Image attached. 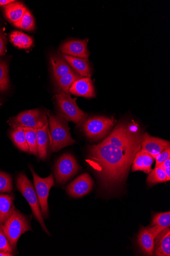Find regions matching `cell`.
<instances>
[{"instance_id": "9", "label": "cell", "mask_w": 170, "mask_h": 256, "mask_svg": "<svg viewBox=\"0 0 170 256\" xmlns=\"http://www.w3.org/2000/svg\"><path fill=\"white\" fill-rule=\"evenodd\" d=\"M30 168L33 176L35 190L39 200L42 216L47 218L49 212L47 200L50 190L54 184L53 175L51 174L47 178H41L31 167Z\"/></svg>"}, {"instance_id": "20", "label": "cell", "mask_w": 170, "mask_h": 256, "mask_svg": "<svg viewBox=\"0 0 170 256\" xmlns=\"http://www.w3.org/2000/svg\"><path fill=\"white\" fill-rule=\"evenodd\" d=\"M50 62L55 80L74 70L60 55L52 56Z\"/></svg>"}, {"instance_id": "22", "label": "cell", "mask_w": 170, "mask_h": 256, "mask_svg": "<svg viewBox=\"0 0 170 256\" xmlns=\"http://www.w3.org/2000/svg\"><path fill=\"white\" fill-rule=\"evenodd\" d=\"M14 199L13 195L0 194V229L14 206Z\"/></svg>"}, {"instance_id": "29", "label": "cell", "mask_w": 170, "mask_h": 256, "mask_svg": "<svg viewBox=\"0 0 170 256\" xmlns=\"http://www.w3.org/2000/svg\"><path fill=\"white\" fill-rule=\"evenodd\" d=\"M147 182L151 186L167 182V176L164 170L161 167H156L149 174Z\"/></svg>"}, {"instance_id": "1", "label": "cell", "mask_w": 170, "mask_h": 256, "mask_svg": "<svg viewBox=\"0 0 170 256\" xmlns=\"http://www.w3.org/2000/svg\"><path fill=\"white\" fill-rule=\"evenodd\" d=\"M141 144L121 148L103 142L90 146L87 162L98 174L103 187L112 190L126 180Z\"/></svg>"}, {"instance_id": "2", "label": "cell", "mask_w": 170, "mask_h": 256, "mask_svg": "<svg viewBox=\"0 0 170 256\" xmlns=\"http://www.w3.org/2000/svg\"><path fill=\"white\" fill-rule=\"evenodd\" d=\"M51 148L53 152H57L62 148L76 143L71 136L67 122L60 115L48 114Z\"/></svg>"}, {"instance_id": "32", "label": "cell", "mask_w": 170, "mask_h": 256, "mask_svg": "<svg viewBox=\"0 0 170 256\" xmlns=\"http://www.w3.org/2000/svg\"><path fill=\"white\" fill-rule=\"evenodd\" d=\"M13 250L2 229H0V252L13 254Z\"/></svg>"}, {"instance_id": "8", "label": "cell", "mask_w": 170, "mask_h": 256, "mask_svg": "<svg viewBox=\"0 0 170 256\" xmlns=\"http://www.w3.org/2000/svg\"><path fill=\"white\" fill-rule=\"evenodd\" d=\"M116 121L113 117L91 118L84 122L83 131L88 138L98 140L104 137L113 128Z\"/></svg>"}, {"instance_id": "24", "label": "cell", "mask_w": 170, "mask_h": 256, "mask_svg": "<svg viewBox=\"0 0 170 256\" xmlns=\"http://www.w3.org/2000/svg\"><path fill=\"white\" fill-rule=\"evenodd\" d=\"M12 128L10 132V136L14 144L20 150L30 154L23 128L18 127Z\"/></svg>"}, {"instance_id": "17", "label": "cell", "mask_w": 170, "mask_h": 256, "mask_svg": "<svg viewBox=\"0 0 170 256\" xmlns=\"http://www.w3.org/2000/svg\"><path fill=\"white\" fill-rule=\"evenodd\" d=\"M155 160L149 154L141 150L139 151L132 162V171H141L149 174L152 171V166Z\"/></svg>"}, {"instance_id": "16", "label": "cell", "mask_w": 170, "mask_h": 256, "mask_svg": "<svg viewBox=\"0 0 170 256\" xmlns=\"http://www.w3.org/2000/svg\"><path fill=\"white\" fill-rule=\"evenodd\" d=\"M60 56L82 78H90L92 72L88 58H83L62 54Z\"/></svg>"}, {"instance_id": "31", "label": "cell", "mask_w": 170, "mask_h": 256, "mask_svg": "<svg viewBox=\"0 0 170 256\" xmlns=\"http://www.w3.org/2000/svg\"><path fill=\"white\" fill-rule=\"evenodd\" d=\"M13 190L12 180L11 176L0 172V192H11Z\"/></svg>"}, {"instance_id": "19", "label": "cell", "mask_w": 170, "mask_h": 256, "mask_svg": "<svg viewBox=\"0 0 170 256\" xmlns=\"http://www.w3.org/2000/svg\"><path fill=\"white\" fill-rule=\"evenodd\" d=\"M37 142L38 156L41 160H45L47 155L48 148L51 146L50 130L48 124L37 130Z\"/></svg>"}, {"instance_id": "35", "label": "cell", "mask_w": 170, "mask_h": 256, "mask_svg": "<svg viewBox=\"0 0 170 256\" xmlns=\"http://www.w3.org/2000/svg\"><path fill=\"white\" fill-rule=\"evenodd\" d=\"M14 2L15 1H13V0H0V6H6Z\"/></svg>"}, {"instance_id": "5", "label": "cell", "mask_w": 170, "mask_h": 256, "mask_svg": "<svg viewBox=\"0 0 170 256\" xmlns=\"http://www.w3.org/2000/svg\"><path fill=\"white\" fill-rule=\"evenodd\" d=\"M142 136L139 131L135 132L126 124H121L103 142L118 148H129L141 144Z\"/></svg>"}, {"instance_id": "26", "label": "cell", "mask_w": 170, "mask_h": 256, "mask_svg": "<svg viewBox=\"0 0 170 256\" xmlns=\"http://www.w3.org/2000/svg\"><path fill=\"white\" fill-rule=\"evenodd\" d=\"M150 226H156L161 232L170 226V212H162L154 216Z\"/></svg>"}, {"instance_id": "3", "label": "cell", "mask_w": 170, "mask_h": 256, "mask_svg": "<svg viewBox=\"0 0 170 256\" xmlns=\"http://www.w3.org/2000/svg\"><path fill=\"white\" fill-rule=\"evenodd\" d=\"M14 251L20 237L27 231L32 230L27 218L14 206L1 228Z\"/></svg>"}, {"instance_id": "34", "label": "cell", "mask_w": 170, "mask_h": 256, "mask_svg": "<svg viewBox=\"0 0 170 256\" xmlns=\"http://www.w3.org/2000/svg\"><path fill=\"white\" fill-rule=\"evenodd\" d=\"M6 37L2 31H0V56L6 53Z\"/></svg>"}, {"instance_id": "15", "label": "cell", "mask_w": 170, "mask_h": 256, "mask_svg": "<svg viewBox=\"0 0 170 256\" xmlns=\"http://www.w3.org/2000/svg\"><path fill=\"white\" fill-rule=\"evenodd\" d=\"M137 241L141 251L144 254L154 255L155 238L152 234L149 226L141 228Z\"/></svg>"}, {"instance_id": "28", "label": "cell", "mask_w": 170, "mask_h": 256, "mask_svg": "<svg viewBox=\"0 0 170 256\" xmlns=\"http://www.w3.org/2000/svg\"><path fill=\"white\" fill-rule=\"evenodd\" d=\"M23 128L25 133L30 154L35 156H38L37 142V130L28 128Z\"/></svg>"}, {"instance_id": "30", "label": "cell", "mask_w": 170, "mask_h": 256, "mask_svg": "<svg viewBox=\"0 0 170 256\" xmlns=\"http://www.w3.org/2000/svg\"><path fill=\"white\" fill-rule=\"evenodd\" d=\"M8 66L4 60H0V92H4L9 88Z\"/></svg>"}, {"instance_id": "36", "label": "cell", "mask_w": 170, "mask_h": 256, "mask_svg": "<svg viewBox=\"0 0 170 256\" xmlns=\"http://www.w3.org/2000/svg\"><path fill=\"white\" fill-rule=\"evenodd\" d=\"M159 167H161L163 170L165 169L166 168L170 167V158L163 162V164H161Z\"/></svg>"}, {"instance_id": "37", "label": "cell", "mask_w": 170, "mask_h": 256, "mask_svg": "<svg viewBox=\"0 0 170 256\" xmlns=\"http://www.w3.org/2000/svg\"><path fill=\"white\" fill-rule=\"evenodd\" d=\"M167 176V182L170 180V167L164 170Z\"/></svg>"}, {"instance_id": "27", "label": "cell", "mask_w": 170, "mask_h": 256, "mask_svg": "<svg viewBox=\"0 0 170 256\" xmlns=\"http://www.w3.org/2000/svg\"><path fill=\"white\" fill-rule=\"evenodd\" d=\"M13 24L15 27L22 30L31 31L35 28V20L31 12L27 10L20 20Z\"/></svg>"}, {"instance_id": "18", "label": "cell", "mask_w": 170, "mask_h": 256, "mask_svg": "<svg viewBox=\"0 0 170 256\" xmlns=\"http://www.w3.org/2000/svg\"><path fill=\"white\" fill-rule=\"evenodd\" d=\"M154 254L157 256H170V228L163 230L155 239Z\"/></svg>"}, {"instance_id": "6", "label": "cell", "mask_w": 170, "mask_h": 256, "mask_svg": "<svg viewBox=\"0 0 170 256\" xmlns=\"http://www.w3.org/2000/svg\"><path fill=\"white\" fill-rule=\"evenodd\" d=\"M55 99L60 111V116L66 122L80 124L85 118V112L78 106L77 98H72L70 95L60 92L55 96Z\"/></svg>"}, {"instance_id": "11", "label": "cell", "mask_w": 170, "mask_h": 256, "mask_svg": "<svg viewBox=\"0 0 170 256\" xmlns=\"http://www.w3.org/2000/svg\"><path fill=\"white\" fill-rule=\"evenodd\" d=\"M141 146V150L149 154L155 158L165 150L170 148L169 142L151 136L147 132L143 134Z\"/></svg>"}, {"instance_id": "38", "label": "cell", "mask_w": 170, "mask_h": 256, "mask_svg": "<svg viewBox=\"0 0 170 256\" xmlns=\"http://www.w3.org/2000/svg\"><path fill=\"white\" fill-rule=\"evenodd\" d=\"M13 254L0 252V256H13Z\"/></svg>"}, {"instance_id": "7", "label": "cell", "mask_w": 170, "mask_h": 256, "mask_svg": "<svg viewBox=\"0 0 170 256\" xmlns=\"http://www.w3.org/2000/svg\"><path fill=\"white\" fill-rule=\"evenodd\" d=\"M8 124L12 128L22 127L37 130L48 124V120L45 112L35 109L19 113L15 117L10 118Z\"/></svg>"}, {"instance_id": "21", "label": "cell", "mask_w": 170, "mask_h": 256, "mask_svg": "<svg viewBox=\"0 0 170 256\" xmlns=\"http://www.w3.org/2000/svg\"><path fill=\"white\" fill-rule=\"evenodd\" d=\"M82 77L75 70L55 80L58 90L60 92L70 95L69 89L74 82Z\"/></svg>"}, {"instance_id": "13", "label": "cell", "mask_w": 170, "mask_h": 256, "mask_svg": "<svg viewBox=\"0 0 170 256\" xmlns=\"http://www.w3.org/2000/svg\"><path fill=\"white\" fill-rule=\"evenodd\" d=\"M88 42V39L69 40L61 45L60 50L62 54L88 58L90 54L87 48Z\"/></svg>"}, {"instance_id": "12", "label": "cell", "mask_w": 170, "mask_h": 256, "mask_svg": "<svg viewBox=\"0 0 170 256\" xmlns=\"http://www.w3.org/2000/svg\"><path fill=\"white\" fill-rule=\"evenodd\" d=\"M93 181L87 173L80 175L72 182L67 188V191L71 197L78 198L89 194L92 190Z\"/></svg>"}, {"instance_id": "39", "label": "cell", "mask_w": 170, "mask_h": 256, "mask_svg": "<svg viewBox=\"0 0 170 256\" xmlns=\"http://www.w3.org/2000/svg\"><path fill=\"white\" fill-rule=\"evenodd\" d=\"M1 104H2L1 100V99H0V105H1Z\"/></svg>"}, {"instance_id": "4", "label": "cell", "mask_w": 170, "mask_h": 256, "mask_svg": "<svg viewBox=\"0 0 170 256\" xmlns=\"http://www.w3.org/2000/svg\"><path fill=\"white\" fill-rule=\"evenodd\" d=\"M16 187L18 191L26 198L31 208L32 213L43 230L48 236H50L44 224L41 214L39 200L35 190L30 180L25 174H19L16 179Z\"/></svg>"}, {"instance_id": "14", "label": "cell", "mask_w": 170, "mask_h": 256, "mask_svg": "<svg viewBox=\"0 0 170 256\" xmlns=\"http://www.w3.org/2000/svg\"><path fill=\"white\" fill-rule=\"evenodd\" d=\"M70 94L85 98H93L96 96L94 88L90 78H82L72 84Z\"/></svg>"}, {"instance_id": "23", "label": "cell", "mask_w": 170, "mask_h": 256, "mask_svg": "<svg viewBox=\"0 0 170 256\" xmlns=\"http://www.w3.org/2000/svg\"><path fill=\"white\" fill-rule=\"evenodd\" d=\"M27 10L25 6L17 2L10 4L4 7L6 17L13 24L20 20Z\"/></svg>"}, {"instance_id": "33", "label": "cell", "mask_w": 170, "mask_h": 256, "mask_svg": "<svg viewBox=\"0 0 170 256\" xmlns=\"http://www.w3.org/2000/svg\"><path fill=\"white\" fill-rule=\"evenodd\" d=\"M169 158H170V148L165 150L157 156L155 158L156 168L159 166L163 162Z\"/></svg>"}, {"instance_id": "10", "label": "cell", "mask_w": 170, "mask_h": 256, "mask_svg": "<svg viewBox=\"0 0 170 256\" xmlns=\"http://www.w3.org/2000/svg\"><path fill=\"white\" fill-rule=\"evenodd\" d=\"M81 168L74 156L65 154L57 161L55 174L57 182L64 184L79 172Z\"/></svg>"}, {"instance_id": "25", "label": "cell", "mask_w": 170, "mask_h": 256, "mask_svg": "<svg viewBox=\"0 0 170 256\" xmlns=\"http://www.w3.org/2000/svg\"><path fill=\"white\" fill-rule=\"evenodd\" d=\"M10 38L13 45L20 49H28L33 44L31 37L20 32H12L10 36Z\"/></svg>"}]
</instances>
